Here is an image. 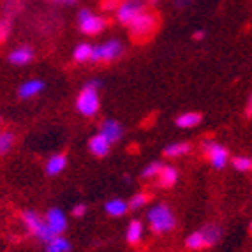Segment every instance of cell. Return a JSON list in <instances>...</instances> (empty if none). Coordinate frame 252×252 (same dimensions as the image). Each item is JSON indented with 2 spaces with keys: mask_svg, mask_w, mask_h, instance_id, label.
Segmentation results:
<instances>
[{
  "mask_svg": "<svg viewBox=\"0 0 252 252\" xmlns=\"http://www.w3.org/2000/svg\"><path fill=\"white\" fill-rule=\"evenodd\" d=\"M89 212V206H87V203H76L74 206H72V210H71V214H72V217H83L85 214Z\"/></svg>",
  "mask_w": 252,
  "mask_h": 252,
  "instance_id": "obj_30",
  "label": "cell"
},
{
  "mask_svg": "<svg viewBox=\"0 0 252 252\" xmlns=\"http://www.w3.org/2000/svg\"><path fill=\"white\" fill-rule=\"evenodd\" d=\"M16 147V132L11 129H0V157L9 156Z\"/></svg>",
  "mask_w": 252,
  "mask_h": 252,
  "instance_id": "obj_21",
  "label": "cell"
},
{
  "mask_svg": "<svg viewBox=\"0 0 252 252\" xmlns=\"http://www.w3.org/2000/svg\"><path fill=\"white\" fill-rule=\"evenodd\" d=\"M124 55V42L120 39H108L92 46L90 63H111Z\"/></svg>",
  "mask_w": 252,
  "mask_h": 252,
  "instance_id": "obj_5",
  "label": "cell"
},
{
  "mask_svg": "<svg viewBox=\"0 0 252 252\" xmlns=\"http://www.w3.org/2000/svg\"><path fill=\"white\" fill-rule=\"evenodd\" d=\"M178 178H180V171H178L177 166H173V164H162V168H160L156 180L160 189H171V187L177 185Z\"/></svg>",
  "mask_w": 252,
  "mask_h": 252,
  "instance_id": "obj_15",
  "label": "cell"
},
{
  "mask_svg": "<svg viewBox=\"0 0 252 252\" xmlns=\"http://www.w3.org/2000/svg\"><path fill=\"white\" fill-rule=\"evenodd\" d=\"M162 164L164 162H160V160H152V162H148L147 166L141 169L139 177L143 178V180H156L157 175H159V171H160V168H162Z\"/></svg>",
  "mask_w": 252,
  "mask_h": 252,
  "instance_id": "obj_28",
  "label": "cell"
},
{
  "mask_svg": "<svg viewBox=\"0 0 252 252\" xmlns=\"http://www.w3.org/2000/svg\"><path fill=\"white\" fill-rule=\"evenodd\" d=\"M150 4H152V5H156V4H159V0H150Z\"/></svg>",
  "mask_w": 252,
  "mask_h": 252,
  "instance_id": "obj_37",
  "label": "cell"
},
{
  "mask_svg": "<svg viewBox=\"0 0 252 252\" xmlns=\"http://www.w3.org/2000/svg\"><path fill=\"white\" fill-rule=\"evenodd\" d=\"M129 210V203L124 198H109L104 203V212L109 217H124Z\"/></svg>",
  "mask_w": 252,
  "mask_h": 252,
  "instance_id": "obj_19",
  "label": "cell"
},
{
  "mask_svg": "<svg viewBox=\"0 0 252 252\" xmlns=\"http://www.w3.org/2000/svg\"><path fill=\"white\" fill-rule=\"evenodd\" d=\"M92 46L90 42H78L72 50V62L76 63H87L90 62V57H92Z\"/></svg>",
  "mask_w": 252,
  "mask_h": 252,
  "instance_id": "obj_23",
  "label": "cell"
},
{
  "mask_svg": "<svg viewBox=\"0 0 252 252\" xmlns=\"http://www.w3.org/2000/svg\"><path fill=\"white\" fill-rule=\"evenodd\" d=\"M145 4L143 2H138V0H124L122 4H118V7L115 9V18L120 25L129 27L130 21L134 20L141 11H145Z\"/></svg>",
  "mask_w": 252,
  "mask_h": 252,
  "instance_id": "obj_8",
  "label": "cell"
},
{
  "mask_svg": "<svg viewBox=\"0 0 252 252\" xmlns=\"http://www.w3.org/2000/svg\"><path fill=\"white\" fill-rule=\"evenodd\" d=\"M35 59V51L30 44H20L7 53V62L14 67H25L30 65Z\"/></svg>",
  "mask_w": 252,
  "mask_h": 252,
  "instance_id": "obj_10",
  "label": "cell"
},
{
  "mask_svg": "<svg viewBox=\"0 0 252 252\" xmlns=\"http://www.w3.org/2000/svg\"><path fill=\"white\" fill-rule=\"evenodd\" d=\"M201 122H203V115L199 111H184V113L177 115V118H175V126L178 129H185V130L196 129Z\"/></svg>",
  "mask_w": 252,
  "mask_h": 252,
  "instance_id": "obj_17",
  "label": "cell"
},
{
  "mask_svg": "<svg viewBox=\"0 0 252 252\" xmlns=\"http://www.w3.org/2000/svg\"><path fill=\"white\" fill-rule=\"evenodd\" d=\"M249 233L252 235V219H251V222H249Z\"/></svg>",
  "mask_w": 252,
  "mask_h": 252,
  "instance_id": "obj_36",
  "label": "cell"
},
{
  "mask_svg": "<svg viewBox=\"0 0 252 252\" xmlns=\"http://www.w3.org/2000/svg\"><path fill=\"white\" fill-rule=\"evenodd\" d=\"M138 2H143V0H138Z\"/></svg>",
  "mask_w": 252,
  "mask_h": 252,
  "instance_id": "obj_39",
  "label": "cell"
},
{
  "mask_svg": "<svg viewBox=\"0 0 252 252\" xmlns=\"http://www.w3.org/2000/svg\"><path fill=\"white\" fill-rule=\"evenodd\" d=\"M72 245L63 235H57L44 244V252H71Z\"/></svg>",
  "mask_w": 252,
  "mask_h": 252,
  "instance_id": "obj_22",
  "label": "cell"
},
{
  "mask_svg": "<svg viewBox=\"0 0 252 252\" xmlns=\"http://www.w3.org/2000/svg\"><path fill=\"white\" fill-rule=\"evenodd\" d=\"M184 244L189 251H203V249H208L206 247V240H205V236H203L201 229H196V231L189 233V235L185 236Z\"/></svg>",
  "mask_w": 252,
  "mask_h": 252,
  "instance_id": "obj_24",
  "label": "cell"
},
{
  "mask_svg": "<svg viewBox=\"0 0 252 252\" xmlns=\"http://www.w3.org/2000/svg\"><path fill=\"white\" fill-rule=\"evenodd\" d=\"M147 224L154 235H166L177 227V217L168 203H156L147 210Z\"/></svg>",
  "mask_w": 252,
  "mask_h": 252,
  "instance_id": "obj_2",
  "label": "cell"
},
{
  "mask_svg": "<svg viewBox=\"0 0 252 252\" xmlns=\"http://www.w3.org/2000/svg\"><path fill=\"white\" fill-rule=\"evenodd\" d=\"M76 111L85 118H94L101 111V81L90 80L81 87L74 101Z\"/></svg>",
  "mask_w": 252,
  "mask_h": 252,
  "instance_id": "obj_1",
  "label": "cell"
},
{
  "mask_svg": "<svg viewBox=\"0 0 252 252\" xmlns=\"http://www.w3.org/2000/svg\"><path fill=\"white\" fill-rule=\"evenodd\" d=\"M190 150H192V145L189 141H175V143H168L162 148V156L169 157V159H178V157L190 154Z\"/></svg>",
  "mask_w": 252,
  "mask_h": 252,
  "instance_id": "obj_20",
  "label": "cell"
},
{
  "mask_svg": "<svg viewBox=\"0 0 252 252\" xmlns=\"http://www.w3.org/2000/svg\"><path fill=\"white\" fill-rule=\"evenodd\" d=\"M201 152L214 169H224L229 164V160H231L229 148L210 138H206L201 141Z\"/></svg>",
  "mask_w": 252,
  "mask_h": 252,
  "instance_id": "obj_4",
  "label": "cell"
},
{
  "mask_svg": "<svg viewBox=\"0 0 252 252\" xmlns=\"http://www.w3.org/2000/svg\"><path fill=\"white\" fill-rule=\"evenodd\" d=\"M124 0H102V9L104 11H115L118 4H122Z\"/></svg>",
  "mask_w": 252,
  "mask_h": 252,
  "instance_id": "obj_31",
  "label": "cell"
},
{
  "mask_svg": "<svg viewBox=\"0 0 252 252\" xmlns=\"http://www.w3.org/2000/svg\"><path fill=\"white\" fill-rule=\"evenodd\" d=\"M2 124H4V120H2V117H0V127H2Z\"/></svg>",
  "mask_w": 252,
  "mask_h": 252,
  "instance_id": "obj_38",
  "label": "cell"
},
{
  "mask_svg": "<svg viewBox=\"0 0 252 252\" xmlns=\"http://www.w3.org/2000/svg\"><path fill=\"white\" fill-rule=\"evenodd\" d=\"M205 35H206L205 30H196V32L192 34V39H194V41H203V39H205Z\"/></svg>",
  "mask_w": 252,
  "mask_h": 252,
  "instance_id": "obj_35",
  "label": "cell"
},
{
  "mask_svg": "<svg viewBox=\"0 0 252 252\" xmlns=\"http://www.w3.org/2000/svg\"><path fill=\"white\" fill-rule=\"evenodd\" d=\"M21 9L20 0H7L4 5V14H9V16H14Z\"/></svg>",
  "mask_w": 252,
  "mask_h": 252,
  "instance_id": "obj_29",
  "label": "cell"
},
{
  "mask_svg": "<svg viewBox=\"0 0 252 252\" xmlns=\"http://www.w3.org/2000/svg\"><path fill=\"white\" fill-rule=\"evenodd\" d=\"M231 166L235 168V171L240 173H251L252 171V157L251 156H235L231 157Z\"/></svg>",
  "mask_w": 252,
  "mask_h": 252,
  "instance_id": "obj_26",
  "label": "cell"
},
{
  "mask_svg": "<svg viewBox=\"0 0 252 252\" xmlns=\"http://www.w3.org/2000/svg\"><path fill=\"white\" fill-rule=\"evenodd\" d=\"M69 164V159L65 154L62 152H57V154H51L46 160H44V175L50 178H55V177H60L65 168H67Z\"/></svg>",
  "mask_w": 252,
  "mask_h": 252,
  "instance_id": "obj_13",
  "label": "cell"
},
{
  "mask_svg": "<svg viewBox=\"0 0 252 252\" xmlns=\"http://www.w3.org/2000/svg\"><path fill=\"white\" fill-rule=\"evenodd\" d=\"M20 219H21L23 227L27 229V233L32 235L34 238H37L39 242H42V244H46V242H50L53 236H57L53 231H51L50 227H48V224H46V220H44V217H42V214H39L37 210L27 208V210L21 212Z\"/></svg>",
  "mask_w": 252,
  "mask_h": 252,
  "instance_id": "obj_3",
  "label": "cell"
},
{
  "mask_svg": "<svg viewBox=\"0 0 252 252\" xmlns=\"http://www.w3.org/2000/svg\"><path fill=\"white\" fill-rule=\"evenodd\" d=\"M190 2H192V0H175V7H177V9H185V7H189Z\"/></svg>",
  "mask_w": 252,
  "mask_h": 252,
  "instance_id": "obj_34",
  "label": "cell"
},
{
  "mask_svg": "<svg viewBox=\"0 0 252 252\" xmlns=\"http://www.w3.org/2000/svg\"><path fill=\"white\" fill-rule=\"evenodd\" d=\"M111 147H113V145L109 143L101 132H95V134H92L89 138V152L94 157H97V159L108 157L109 152H111Z\"/></svg>",
  "mask_w": 252,
  "mask_h": 252,
  "instance_id": "obj_14",
  "label": "cell"
},
{
  "mask_svg": "<svg viewBox=\"0 0 252 252\" xmlns=\"http://www.w3.org/2000/svg\"><path fill=\"white\" fill-rule=\"evenodd\" d=\"M50 2L55 5H59V7H72L78 0H50Z\"/></svg>",
  "mask_w": 252,
  "mask_h": 252,
  "instance_id": "obj_33",
  "label": "cell"
},
{
  "mask_svg": "<svg viewBox=\"0 0 252 252\" xmlns=\"http://www.w3.org/2000/svg\"><path fill=\"white\" fill-rule=\"evenodd\" d=\"M152 196L148 192H145V190H141V192H134L132 196L129 198V208L130 210H143L145 206L150 203Z\"/></svg>",
  "mask_w": 252,
  "mask_h": 252,
  "instance_id": "obj_25",
  "label": "cell"
},
{
  "mask_svg": "<svg viewBox=\"0 0 252 252\" xmlns=\"http://www.w3.org/2000/svg\"><path fill=\"white\" fill-rule=\"evenodd\" d=\"M157 25H159V20H157L156 14L152 13V11H148V9H145V11H141L134 20L130 21L129 25L130 35L134 39H138V41H145V39H148L156 32Z\"/></svg>",
  "mask_w": 252,
  "mask_h": 252,
  "instance_id": "obj_6",
  "label": "cell"
},
{
  "mask_svg": "<svg viewBox=\"0 0 252 252\" xmlns=\"http://www.w3.org/2000/svg\"><path fill=\"white\" fill-rule=\"evenodd\" d=\"M13 34V16L2 14L0 16V44H4Z\"/></svg>",
  "mask_w": 252,
  "mask_h": 252,
  "instance_id": "obj_27",
  "label": "cell"
},
{
  "mask_svg": "<svg viewBox=\"0 0 252 252\" xmlns=\"http://www.w3.org/2000/svg\"><path fill=\"white\" fill-rule=\"evenodd\" d=\"M76 21H78L80 32L85 35H99L108 27V20L101 14L90 11V9H80Z\"/></svg>",
  "mask_w": 252,
  "mask_h": 252,
  "instance_id": "obj_7",
  "label": "cell"
},
{
  "mask_svg": "<svg viewBox=\"0 0 252 252\" xmlns=\"http://www.w3.org/2000/svg\"><path fill=\"white\" fill-rule=\"evenodd\" d=\"M44 90H46V81L39 80V78H30V80L21 81L18 85L16 95L21 101H30V99H35V97L41 95Z\"/></svg>",
  "mask_w": 252,
  "mask_h": 252,
  "instance_id": "obj_11",
  "label": "cell"
},
{
  "mask_svg": "<svg viewBox=\"0 0 252 252\" xmlns=\"http://www.w3.org/2000/svg\"><path fill=\"white\" fill-rule=\"evenodd\" d=\"M244 115L247 118H252V92L249 94L247 101H245V106H244Z\"/></svg>",
  "mask_w": 252,
  "mask_h": 252,
  "instance_id": "obj_32",
  "label": "cell"
},
{
  "mask_svg": "<svg viewBox=\"0 0 252 252\" xmlns=\"http://www.w3.org/2000/svg\"><path fill=\"white\" fill-rule=\"evenodd\" d=\"M42 217H44L48 227H50L55 235H63V233L67 231V227H69L67 215H65V212H63L62 208H59V206L48 208Z\"/></svg>",
  "mask_w": 252,
  "mask_h": 252,
  "instance_id": "obj_9",
  "label": "cell"
},
{
  "mask_svg": "<svg viewBox=\"0 0 252 252\" xmlns=\"http://www.w3.org/2000/svg\"><path fill=\"white\" fill-rule=\"evenodd\" d=\"M145 236V224L139 219H130L126 229V242L129 245H139Z\"/></svg>",
  "mask_w": 252,
  "mask_h": 252,
  "instance_id": "obj_16",
  "label": "cell"
},
{
  "mask_svg": "<svg viewBox=\"0 0 252 252\" xmlns=\"http://www.w3.org/2000/svg\"><path fill=\"white\" fill-rule=\"evenodd\" d=\"M199 229L203 231V236H205L206 247H208V249L214 247V245H217L219 242H220V238H222V235H224L222 226H220V224H217V222H206L205 226H201Z\"/></svg>",
  "mask_w": 252,
  "mask_h": 252,
  "instance_id": "obj_18",
  "label": "cell"
},
{
  "mask_svg": "<svg viewBox=\"0 0 252 252\" xmlns=\"http://www.w3.org/2000/svg\"><path fill=\"white\" fill-rule=\"evenodd\" d=\"M99 132H101L111 145H117V143H120L124 139V136H126V127L118 122V120H115V118H104L101 122V126H99Z\"/></svg>",
  "mask_w": 252,
  "mask_h": 252,
  "instance_id": "obj_12",
  "label": "cell"
}]
</instances>
